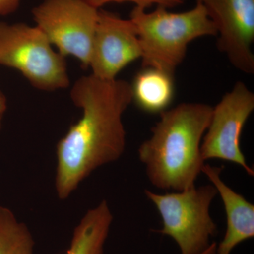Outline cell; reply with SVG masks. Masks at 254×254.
Returning a JSON list of instances; mask_svg holds the SVG:
<instances>
[{
    "mask_svg": "<svg viewBox=\"0 0 254 254\" xmlns=\"http://www.w3.org/2000/svg\"><path fill=\"white\" fill-rule=\"evenodd\" d=\"M21 0H0V16H7L17 10Z\"/></svg>",
    "mask_w": 254,
    "mask_h": 254,
    "instance_id": "cell-15",
    "label": "cell"
},
{
    "mask_svg": "<svg viewBox=\"0 0 254 254\" xmlns=\"http://www.w3.org/2000/svg\"><path fill=\"white\" fill-rule=\"evenodd\" d=\"M88 4L99 9L100 7L109 3L132 2L138 7L146 9L147 8L157 5V6L170 9L183 4L186 0H83Z\"/></svg>",
    "mask_w": 254,
    "mask_h": 254,
    "instance_id": "cell-14",
    "label": "cell"
},
{
    "mask_svg": "<svg viewBox=\"0 0 254 254\" xmlns=\"http://www.w3.org/2000/svg\"><path fill=\"white\" fill-rule=\"evenodd\" d=\"M254 110V94L245 83L238 81L213 108L211 120L200 144L205 160L220 159L242 167L250 176L249 166L240 147L242 130Z\"/></svg>",
    "mask_w": 254,
    "mask_h": 254,
    "instance_id": "cell-7",
    "label": "cell"
},
{
    "mask_svg": "<svg viewBox=\"0 0 254 254\" xmlns=\"http://www.w3.org/2000/svg\"><path fill=\"white\" fill-rule=\"evenodd\" d=\"M70 97L83 115L57 145L55 188L61 200L96 169L121 158L126 145L123 116L133 102L131 83L92 74L76 80Z\"/></svg>",
    "mask_w": 254,
    "mask_h": 254,
    "instance_id": "cell-1",
    "label": "cell"
},
{
    "mask_svg": "<svg viewBox=\"0 0 254 254\" xmlns=\"http://www.w3.org/2000/svg\"><path fill=\"white\" fill-rule=\"evenodd\" d=\"M99 9L83 0H43L32 10L36 26L63 56L89 67Z\"/></svg>",
    "mask_w": 254,
    "mask_h": 254,
    "instance_id": "cell-6",
    "label": "cell"
},
{
    "mask_svg": "<svg viewBox=\"0 0 254 254\" xmlns=\"http://www.w3.org/2000/svg\"><path fill=\"white\" fill-rule=\"evenodd\" d=\"M216 243L213 242V243L210 244V245L209 246L208 248H207L204 252H202V253L200 254H216Z\"/></svg>",
    "mask_w": 254,
    "mask_h": 254,
    "instance_id": "cell-17",
    "label": "cell"
},
{
    "mask_svg": "<svg viewBox=\"0 0 254 254\" xmlns=\"http://www.w3.org/2000/svg\"><path fill=\"white\" fill-rule=\"evenodd\" d=\"M141 55L138 33L131 20L99 9L89 65L91 74L100 79H115Z\"/></svg>",
    "mask_w": 254,
    "mask_h": 254,
    "instance_id": "cell-9",
    "label": "cell"
},
{
    "mask_svg": "<svg viewBox=\"0 0 254 254\" xmlns=\"http://www.w3.org/2000/svg\"><path fill=\"white\" fill-rule=\"evenodd\" d=\"M157 6L151 12L135 6L130 18L141 45L142 68H153L174 75L192 41L217 36V29L204 6L196 1L193 9L174 13Z\"/></svg>",
    "mask_w": 254,
    "mask_h": 254,
    "instance_id": "cell-3",
    "label": "cell"
},
{
    "mask_svg": "<svg viewBox=\"0 0 254 254\" xmlns=\"http://www.w3.org/2000/svg\"><path fill=\"white\" fill-rule=\"evenodd\" d=\"M144 193L163 220L159 232L173 238L181 254H200L210 245V238L217 232L210 215V205L218 194L213 185L165 194L145 190Z\"/></svg>",
    "mask_w": 254,
    "mask_h": 254,
    "instance_id": "cell-5",
    "label": "cell"
},
{
    "mask_svg": "<svg viewBox=\"0 0 254 254\" xmlns=\"http://www.w3.org/2000/svg\"><path fill=\"white\" fill-rule=\"evenodd\" d=\"M34 245L28 227L9 208L0 205V254H35Z\"/></svg>",
    "mask_w": 254,
    "mask_h": 254,
    "instance_id": "cell-13",
    "label": "cell"
},
{
    "mask_svg": "<svg viewBox=\"0 0 254 254\" xmlns=\"http://www.w3.org/2000/svg\"><path fill=\"white\" fill-rule=\"evenodd\" d=\"M113 220V213L105 200L89 209L75 227L66 254H105L104 246Z\"/></svg>",
    "mask_w": 254,
    "mask_h": 254,
    "instance_id": "cell-11",
    "label": "cell"
},
{
    "mask_svg": "<svg viewBox=\"0 0 254 254\" xmlns=\"http://www.w3.org/2000/svg\"><path fill=\"white\" fill-rule=\"evenodd\" d=\"M7 108V100L2 91L0 90V115H4Z\"/></svg>",
    "mask_w": 254,
    "mask_h": 254,
    "instance_id": "cell-16",
    "label": "cell"
},
{
    "mask_svg": "<svg viewBox=\"0 0 254 254\" xmlns=\"http://www.w3.org/2000/svg\"><path fill=\"white\" fill-rule=\"evenodd\" d=\"M222 169L223 167L205 164L202 173L216 189L226 212V232L217 245L216 254H231L237 245L254 237V205L222 181Z\"/></svg>",
    "mask_w": 254,
    "mask_h": 254,
    "instance_id": "cell-10",
    "label": "cell"
},
{
    "mask_svg": "<svg viewBox=\"0 0 254 254\" xmlns=\"http://www.w3.org/2000/svg\"><path fill=\"white\" fill-rule=\"evenodd\" d=\"M204 6L218 35V48L234 67L254 73V0H196Z\"/></svg>",
    "mask_w": 254,
    "mask_h": 254,
    "instance_id": "cell-8",
    "label": "cell"
},
{
    "mask_svg": "<svg viewBox=\"0 0 254 254\" xmlns=\"http://www.w3.org/2000/svg\"><path fill=\"white\" fill-rule=\"evenodd\" d=\"M2 120L3 115H0V129H1V126H2Z\"/></svg>",
    "mask_w": 254,
    "mask_h": 254,
    "instance_id": "cell-18",
    "label": "cell"
},
{
    "mask_svg": "<svg viewBox=\"0 0 254 254\" xmlns=\"http://www.w3.org/2000/svg\"><path fill=\"white\" fill-rule=\"evenodd\" d=\"M0 64L17 70L40 91L70 85L64 57L53 49L36 26L0 22Z\"/></svg>",
    "mask_w": 254,
    "mask_h": 254,
    "instance_id": "cell-4",
    "label": "cell"
},
{
    "mask_svg": "<svg viewBox=\"0 0 254 254\" xmlns=\"http://www.w3.org/2000/svg\"><path fill=\"white\" fill-rule=\"evenodd\" d=\"M213 109L204 103H183L160 113L152 136L138 150L153 186L175 191L195 186L205 165L200 144Z\"/></svg>",
    "mask_w": 254,
    "mask_h": 254,
    "instance_id": "cell-2",
    "label": "cell"
},
{
    "mask_svg": "<svg viewBox=\"0 0 254 254\" xmlns=\"http://www.w3.org/2000/svg\"><path fill=\"white\" fill-rule=\"evenodd\" d=\"M132 101L148 113H160L173 101V75L153 68H143L131 84Z\"/></svg>",
    "mask_w": 254,
    "mask_h": 254,
    "instance_id": "cell-12",
    "label": "cell"
}]
</instances>
